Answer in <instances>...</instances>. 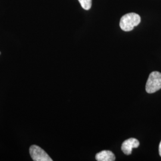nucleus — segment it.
Wrapping results in <instances>:
<instances>
[{
  "instance_id": "nucleus-8",
  "label": "nucleus",
  "mask_w": 161,
  "mask_h": 161,
  "mask_svg": "<svg viewBox=\"0 0 161 161\" xmlns=\"http://www.w3.org/2000/svg\"><path fill=\"white\" fill-rule=\"evenodd\" d=\"M0 54H1V52H0Z\"/></svg>"
},
{
  "instance_id": "nucleus-5",
  "label": "nucleus",
  "mask_w": 161,
  "mask_h": 161,
  "mask_svg": "<svg viewBox=\"0 0 161 161\" xmlns=\"http://www.w3.org/2000/svg\"><path fill=\"white\" fill-rule=\"evenodd\" d=\"M96 159L98 161H114L116 157L112 152L110 150H103L96 154Z\"/></svg>"
},
{
  "instance_id": "nucleus-2",
  "label": "nucleus",
  "mask_w": 161,
  "mask_h": 161,
  "mask_svg": "<svg viewBox=\"0 0 161 161\" xmlns=\"http://www.w3.org/2000/svg\"><path fill=\"white\" fill-rule=\"evenodd\" d=\"M161 89V73L152 72L150 73L146 85V92L152 94Z\"/></svg>"
},
{
  "instance_id": "nucleus-1",
  "label": "nucleus",
  "mask_w": 161,
  "mask_h": 161,
  "mask_svg": "<svg viewBox=\"0 0 161 161\" xmlns=\"http://www.w3.org/2000/svg\"><path fill=\"white\" fill-rule=\"evenodd\" d=\"M141 22L140 16L134 13H130L121 17L119 26L121 29L125 32L132 31L134 27L138 26Z\"/></svg>"
},
{
  "instance_id": "nucleus-6",
  "label": "nucleus",
  "mask_w": 161,
  "mask_h": 161,
  "mask_svg": "<svg viewBox=\"0 0 161 161\" xmlns=\"http://www.w3.org/2000/svg\"><path fill=\"white\" fill-rule=\"evenodd\" d=\"M81 7L86 10L91 8L92 6V0H78Z\"/></svg>"
},
{
  "instance_id": "nucleus-3",
  "label": "nucleus",
  "mask_w": 161,
  "mask_h": 161,
  "mask_svg": "<svg viewBox=\"0 0 161 161\" xmlns=\"http://www.w3.org/2000/svg\"><path fill=\"white\" fill-rule=\"evenodd\" d=\"M29 153L33 161H53L46 152L36 145H32L29 148Z\"/></svg>"
},
{
  "instance_id": "nucleus-4",
  "label": "nucleus",
  "mask_w": 161,
  "mask_h": 161,
  "mask_svg": "<svg viewBox=\"0 0 161 161\" xmlns=\"http://www.w3.org/2000/svg\"><path fill=\"white\" fill-rule=\"evenodd\" d=\"M140 145V142L136 138H130L124 141L121 146V150L123 153L127 155H131L132 149L137 148Z\"/></svg>"
},
{
  "instance_id": "nucleus-7",
  "label": "nucleus",
  "mask_w": 161,
  "mask_h": 161,
  "mask_svg": "<svg viewBox=\"0 0 161 161\" xmlns=\"http://www.w3.org/2000/svg\"><path fill=\"white\" fill-rule=\"evenodd\" d=\"M159 155L161 156V142H160L159 146Z\"/></svg>"
}]
</instances>
